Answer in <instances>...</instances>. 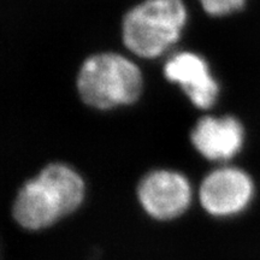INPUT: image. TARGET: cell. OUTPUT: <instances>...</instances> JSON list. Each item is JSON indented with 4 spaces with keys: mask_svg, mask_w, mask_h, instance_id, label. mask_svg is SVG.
<instances>
[{
    "mask_svg": "<svg viewBox=\"0 0 260 260\" xmlns=\"http://www.w3.org/2000/svg\"><path fill=\"white\" fill-rule=\"evenodd\" d=\"M86 198V182L79 172L65 162H51L19 187L11 216L24 232H48L76 214Z\"/></svg>",
    "mask_w": 260,
    "mask_h": 260,
    "instance_id": "6da1fadb",
    "label": "cell"
},
{
    "mask_svg": "<svg viewBox=\"0 0 260 260\" xmlns=\"http://www.w3.org/2000/svg\"><path fill=\"white\" fill-rule=\"evenodd\" d=\"M144 87L142 74L134 61L113 52L87 58L77 76V89L87 105L110 110L133 104Z\"/></svg>",
    "mask_w": 260,
    "mask_h": 260,
    "instance_id": "7a4b0ae2",
    "label": "cell"
},
{
    "mask_svg": "<svg viewBox=\"0 0 260 260\" xmlns=\"http://www.w3.org/2000/svg\"><path fill=\"white\" fill-rule=\"evenodd\" d=\"M186 22L182 0H145L124 16L123 42L136 56L159 57L178 41Z\"/></svg>",
    "mask_w": 260,
    "mask_h": 260,
    "instance_id": "3957f363",
    "label": "cell"
},
{
    "mask_svg": "<svg viewBox=\"0 0 260 260\" xmlns=\"http://www.w3.org/2000/svg\"><path fill=\"white\" fill-rule=\"evenodd\" d=\"M194 190L182 172L155 169L145 174L136 187V201L152 222L171 224L186 217L191 209Z\"/></svg>",
    "mask_w": 260,
    "mask_h": 260,
    "instance_id": "277c9868",
    "label": "cell"
},
{
    "mask_svg": "<svg viewBox=\"0 0 260 260\" xmlns=\"http://www.w3.org/2000/svg\"><path fill=\"white\" fill-rule=\"evenodd\" d=\"M255 184L241 168L224 165L210 171L198 188L203 212L216 220H229L248 210L254 199Z\"/></svg>",
    "mask_w": 260,
    "mask_h": 260,
    "instance_id": "5b68a950",
    "label": "cell"
},
{
    "mask_svg": "<svg viewBox=\"0 0 260 260\" xmlns=\"http://www.w3.org/2000/svg\"><path fill=\"white\" fill-rule=\"evenodd\" d=\"M165 77L178 83L190 102L199 109L214 105L219 94V86L211 74L209 64L193 52L175 54L164 65Z\"/></svg>",
    "mask_w": 260,
    "mask_h": 260,
    "instance_id": "8992f818",
    "label": "cell"
},
{
    "mask_svg": "<svg viewBox=\"0 0 260 260\" xmlns=\"http://www.w3.org/2000/svg\"><path fill=\"white\" fill-rule=\"evenodd\" d=\"M191 144L211 161H228L241 151L245 140L243 126L235 117L200 118L190 135Z\"/></svg>",
    "mask_w": 260,
    "mask_h": 260,
    "instance_id": "52a82bcc",
    "label": "cell"
},
{
    "mask_svg": "<svg viewBox=\"0 0 260 260\" xmlns=\"http://www.w3.org/2000/svg\"><path fill=\"white\" fill-rule=\"evenodd\" d=\"M207 14L211 16H225L239 11L246 0H199Z\"/></svg>",
    "mask_w": 260,
    "mask_h": 260,
    "instance_id": "ba28073f",
    "label": "cell"
}]
</instances>
